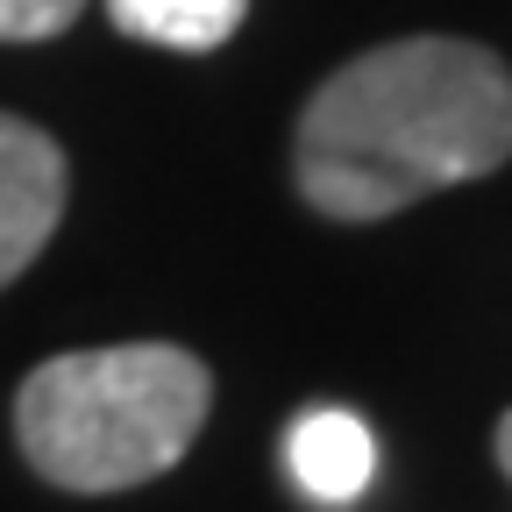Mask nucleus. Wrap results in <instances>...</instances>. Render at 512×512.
Listing matches in <instances>:
<instances>
[{
    "label": "nucleus",
    "instance_id": "4",
    "mask_svg": "<svg viewBox=\"0 0 512 512\" xmlns=\"http://www.w3.org/2000/svg\"><path fill=\"white\" fill-rule=\"evenodd\" d=\"M285 463H292V484H299L313 505H349V498H363V484H370L377 448H370V427H363L356 413L320 406V413L292 420Z\"/></svg>",
    "mask_w": 512,
    "mask_h": 512
},
{
    "label": "nucleus",
    "instance_id": "6",
    "mask_svg": "<svg viewBox=\"0 0 512 512\" xmlns=\"http://www.w3.org/2000/svg\"><path fill=\"white\" fill-rule=\"evenodd\" d=\"M86 15V0H0V43H43Z\"/></svg>",
    "mask_w": 512,
    "mask_h": 512
},
{
    "label": "nucleus",
    "instance_id": "1",
    "mask_svg": "<svg viewBox=\"0 0 512 512\" xmlns=\"http://www.w3.org/2000/svg\"><path fill=\"white\" fill-rule=\"evenodd\" d=\"M512 157V72L463 36H399L313 86L292 185L320 221H392L427 192L491 178Z\"/></svg>",
    "mask_w": 512,
    "mask_h": 512
},
{
    "label": "nucleus",
    "instance_id": "5",
    "mask_svg": "<svg viewBox=\"0 0 512 512\" xmlns=\"http://www.w3.org/2000/svg\"><path fill=\"white\" fill-rule=\"evenodd\" d=\"M107 15L121 36L157 50H221L242 29L249 0H107Z\"/></svg>",
    "mask_w": 512,
    "mask_h": 512
},
{
    "label": "nucleus",
    "instance_id": "3",
    "mask_svg": "<svg viewBox=\"0 0 512 512\" xmlns=\"http://www.w3.org/2000/svg\"><path fill=\"white\" fill-rule=\"evenodd\" d=\"M64 192H72V164L57 136L22 114H0V285H15L43 256L64 221Z\"/></svg>",
    "mask_w": 512,
    "mask_h": 512
},
{
    "label": "nucleus",
    "instance_id": "7",
    "mask_svg": "<svg viewBox=\"0 0 512 512\" xmlns=\"http://www.w3.org/2000/svg\"><path fill=\"white\" fill-rule=\"evenodd\" d=\"M498 470H505V477H512V413H505V420H498Z\"/></svg>",
    "mask_w": 512,
    "mask_h": 512
},
{
    "label": "nucleus",
    "instance_id": "2",
    "mask_svg": "<svg viewBox=\"0 0 512 512\" xmlns=\"http://www.w3.org/2000/svg\"><path fill=\"white\" fill-rule=\"evenodd\" d=\"M214 406L207 363L178 342H114L72 349L22 377L15 441L57 491H136L185 463Z\"/></svg>",
    "mask_w": 512,
    "mask_h": 512
}]
</instances>
